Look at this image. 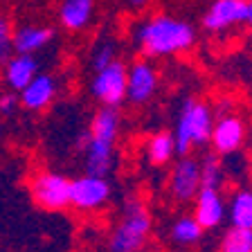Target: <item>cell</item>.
<instances>
[{"label":"cell","instance_id":"obj_1","mask_svg":"<svg viewBox=\"0 0 252 252\" xmlns=\"http://www.w3.org/2000/svg\"><path fill=\"white\" fill-rule=\"evenodd\" d=\"M133 41L142 57L162 59L189 52L196 45V30L191 23L171 14H153L135 27Z\"/></svg>","mask_w":252,"mask_h":252},{"label":"cell","instance_id":"obj_2","mask_svg":"<svg viewBox=\"0 0 252 252\" xmlns=\"http://www.w3.org/2000/svg\"><path fill=\"white\" fill-rule=\"evenodd\" d=\"M153 232V219L140 198H128L122 205L120 220L110 230L108 252H142Z\"/></svg>","mask_w":252,"mask_h":252},{"label":"cell","instance_id":"obj_3","mask_svg":"<svg viewBox=\"0 0 252 252\" xmlns=\"http://www.w3.org/2000/svg\"><path fill=\"white\" fill-rule=\"evenodd\" d=\"M212 126H214V110L203 99L183 101L173 128V140H176V156H191V151L198 147H205L210 142Z\"/></svg>","mask_w":252,"mask_h":252},{"label":"cell","instance_id":"obj_4","mask_svg":"<svg viewBox=\"0 0 252 252\" xmlns=\"http://www.w3.org/2000/svg\"><path fill=\"white\" fill-rule=\"evenodd\" d=\"M30 194L41 210L63 212L70 207V178L57 171H36L30 178Z\"/></svg>","mask_w":252,"mask_h":252},{"label":"cell","instance_id":"obj_5","mask_svg":"<svg viewBox=\"0 0 252 252\" xmlns=\"http://www.w3.org/2000/svg\"><path fill=\"white\" fill-rule=\"evenodd\" d=\"M110 196H113V187L106 176L84 173L70 180V207H74L77 212L94 214L108 205Z\"/></svg>","mask_w":252,"mask_h":252},{"label":"cell","instance_id":"obj_6","mask_svg":"<svg viewBox=\"0 0 252 252\" xmlns=\"http://www.w3.org/2000/svg\"><path fill=\"white\" fill-rule=\"evenodd\" d=\"M248 137V126L241 115L225 110L223 115L214 117V126H212L210 144L212 151L220 158H230L243 149Z\"/></svg>","mask_w":252,"mask_h":252},{"label":"cell","instance_id":"obj_7","mask_svg":"<svg viewBox=\"0 0 252 252\" xmlns=\"http://www.w3.org/2000/svg\"><path fill=\"white\" fill-rule=\"evenodd\" d=\"M90 94L101 106L117 108L126 101V65L115 59L104 70H97L90 79Z\"/></svg>","mask_w":252,"mask_h":252},{"label":"cell","instance_id":"obj_8","mask_svg":"<svg viewBox=\"0 0 252 252\" xmlns=\"http://www.w3.org/2000/svg\"><path fill=\"white\" fill-rule=\"evenodd\" d=\"M200 187H203V183H200V160H196L194 156H178L171 173H169V196L176 203L185 205L196 198Z\"/></svg>","mask_w":252,"mask_h":252},{"label":"cell","instance_id":"obj_9","mask_svg":"<svg viewBox=\"0 0 252 252\" xmlns=\"http://www.w3.org/2000/svg\"><path fill=\"white\" fill-rule=\"evenodd\" d=\"M160 84L158 68L149 59H137L126 68V99L133 106H144L153 99Z\"/></svg>","mask_w":252,"mask_h":252},{"label":"cell","instance_id":"obj_10","mask_svg":"<svg viewBox=\"0 0 252 252\" xmlns=\"http://www.w3.org/2000/svg\"><path fill=\"white\" fill-rule=\"evenodd\" d=\"M248 21V0H212L203 14V27L210 34H220Z\"/></svg>","mask_w":252,"mask_h":252},{"label":"cell","instance_id":"obj_11","mask_svg":"<svg viewBox=\"0 0 252 252\" xmlns=\"http://www.w3.org/2000/svg\"><path fill=\"white\" fill-rule=\"evenodd\" d=\"M191 205H194L191 216L198 220V225L203 230H216L219 225H223L227 214V205L219 187H205L203 185L198 189L196 198L191 200Z\"/></svg>","mask_w":252,"mask_h":252},{"label":"cell","instance_id":"obj_12","mask_svg":"<svg viewBox=\"0 0 252 252\" xmlns=\"http://www.w3.org/2000/svg\"><path fill=\"white\" fill-rule=\"evenodd\" d=\"M57 94H59V81L54 79V74L38 72L21 90L18 99H21L23 108L30 110V113H43L45 108L52 106V101L57 99Z\"/></svg>","mask_w":252,"mask_h":252},{"label":"cell","instance_id":"obj_13","mask_svg":"<svg viewBox=\"0 0 252 252\" xmlns=\"http://www.w3.org/2000/svg\"><path fill=\"white\" fill-rule=\"evenodd\" d=\"M79 149L84 151V167L86 173L93 176H108L115 167V144H106V142L90 140L88 133L81 135Z\"/></svg>","mask_w":252,"mask_h":252},{"label":"cell","instance_id":"obj_14","mask_svg":"<svg viewBox=\"0 0 252 252\" xmlns=\"http://www.w3.org/2000/svg\"><path fill=\"white\" fill-rule=\"evenodd\" d=\"M41 72L38 70V61L34 54H11L5 63H2V79L9 90L21 93L32 79Z\"/></svg>","mask_w":252,"mask_h":252},{"label":"cell","instance_id":"obj_15","mask_svg":"<svg viewBox=\"0 0 252 252\" xmlns=\"http://www.w3.org/2000/svg\"><path fill=\"white\" fill-rule=\"evenodd\" d=\"M54 41V30L47 25H21L14 30L16 54H38Z\"/></svg>","mask_w":252,"mask_h":252},{"label":"cell","instance_id":"obj_16","mask_svg":"<svg viewBox=\"0 0 252 252\" xmlns=\"http://www.w3.org/2000/svg\"><path fill=\"white\" fill-rule=\"evenodd\" d=\"M94 0H61L59 23L68 32H84L93 23Z\"/></svg>","mask_w":252,"mask_h":252},{"label":"cell","instance_id":"obj_17","mask_svg":"<svg viewBox=\"0 0 252 252\" xmlns=\"http://www.w3.org/2000/svg\"><path fill=\"white\" fill-rule=\"evenodd\" d=\"M227 214L232 227L252 230V189H236L230 194V200H225Z\"/></svg>","mask_w":252,"mask_h":252},{"label":"cell","instance_id":"obj_18","mask_svg":"<svg viewBox=\"0 0 252 252\" xmlns=\"http://www.w3.org/2000/svg\"><path fill=\"white\" fill-rule=\"evenodd\" d=\"M147 158L153 167H164L171 164L176 158V140L171 131H156L147 140Z\"/></svg>","mask_w":252,"mask_h":252},{"label":"cell","instance_id":"obj_19","mask_svg":"<svg viewBox=\"0 0 252 252\" xmlns=\"http://www.w3.org/2000/svg\"><path fill=\"white\" fill-rule=\"evenodd\" d=\"M203 234H205V230L198 225V220L191 214L178 216V219L171 223V227H169V239H171V243H176V246H180V248H191V246H196V243H200Z\"/></svg>","mask_w":252,"mask_h":252},{"label":"cell","instance_id":"obj_20","mask_svg":"<svg viewBox=\"0 0 252 252\" xmlns=\"http://www.w3.org/2000/svg\"><path fill=\"white\" fill-rule=\"evenodd\" d=\"M216 252H252V230L230 225L220 236Z\"/></svg>","mask_w":252,"mask_h":252},{"label":"cell","instance_id":"obj_21","mask_svg":"<svg viewBox=\"0 0 252 252\" xmlns=\"http://www.w3.org/2000/svg\"><path fill=\"white\" fill-rule=\"evenodd\" d=\"M225 180V164L220 162V156L216 153H207L200 160V183L205 187H219Z\"/></svg>","mask_w":252,"mask_h":252},{"label":"cell","instance_id":"obj_22","mask_svg":"<svg viewBox=\"0 0 252 252\" xmlns=\"http://www.w3.org/2000/svg\"><path fill=\"white\" fill-rule=\"evenodd\" d=\"M117 57V47L113 41H101L93 47V54H90V70L97 72V70H104L106 65L115 61Z\"/></svg>","mask_w":252,"mask_h":252},{"label":"cell","instance_id":"obj_23","mask_svg":"<svg viewBox=\"0 0 252 252\" xmlns=\"http://www.w3.org/2000/svg\"><path fill=\"white\" fill-rule=\"evenodd\" d=\"M14 54V27L7 16H0V65Z\"/></svg>","mask_w":252,"mask_h":252},{"label":"cell","instance_id":"obj_24","mask_svg":"<svg viewBox=\"0 0 252 252\" xmlns=\"http://www.w3.org/2000/svg\"><path fill=\"white\" fill-rule=\"evenodd\" d=\"M21 108V99L14 90L9 93H0V115L2 117H11L16 115V110Z\"/></svg>","mask_w":252,"mask_h":252},{"label":"cell","instance_id":"obj_25","mask_svg":"<svg viewBox=\"0 0 252 252\" xmlns=\"http://www.w3.org/2000/svg\"><path fill=\"white\" fill-rule=\"evenodd\" d=\"M128 7H133V9H144V7L151 2V0H124Z\"/></svg>","mask_w":252,"mask_h":252},{"label":"cell","instance_id":"obj_26","mask_svg":"<svg viewBox=\"0 0 252 252\" xmlns=\"http://www.w3.org/2000/svg\"><path fill=\"white\" fill-rule=\"evenodd\" d=\"M246 25L252 27V0H248V21H246Z\"/></svg>","mask_w":252,"mask_h":252},{"label":"cell","instance_id":"obj_27","mask_svg":"<svg viewBox=\"0 0 252 252\" xmlns=\"http://www.w3.org/2000/svg\"><path fill=\"white\" fill-rule=\"evenodd\" d=\"M0 135H2V124H0Z\"/></svg>","mask_w":252,"mask_h":252}]
</instances>
